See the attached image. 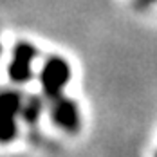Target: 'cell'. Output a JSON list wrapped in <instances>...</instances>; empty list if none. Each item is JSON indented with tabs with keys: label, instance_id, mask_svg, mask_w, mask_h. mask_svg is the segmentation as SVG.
Masks as SVG:
<instances>
[{
	"label": "cell",
	"instance_id": "cell-1",
	"mask_svg": "<svg viewBox=\"0 0 157 157\" xmlns=\"http://www.w3.org/2000/svg\"><path fill=\"white\" fill-rule=\"evenodd\" d=\"M71 72H69V65L62 58H52L45 63L44 71H42V83L45 92L51 96H58L60 89L69 81Z\"/></svg>",
	"mask_w": 157,
	"mask_h": 157
},
{
	"label": "cell",
	"instance_id": "cell-2",
	"mask_svg": "<svg viewBox=\"0 0 157 157\" xmlns=\"http://www.w3.org/2000/svg\"><path fill=\"white\" fill-rule=\"evenodd\" d=\"M34 56V51L31 45H18L13 63H11V74L16 81H27L31 78V60Z\"/></svg>",
	"mask_w": 157,
	"mask_h": 157
},
{
	"label": "cell",
	"instance_id": "cell-3",
	"mask_svg": "<svg viewBox=\"0 0 157 157\" xmlns=\"http://www.w3.org/2000/svg\"><path fill=\"white\" fill-rule=\"evenodd\" d=\"M54 119L56 123L65 128V130H76L78 128V109L72 101H62L56 105V110H54Z\"/></svg>",
	"mask_w": 157,
	"mask_h": 157
}]
</instances>
